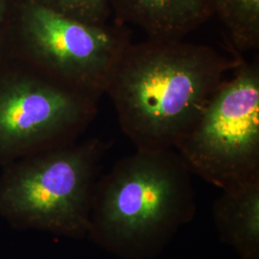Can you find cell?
<instances>
[{
    "instance_id": "obj_5",
    "label": "cell",
    "mask_w": 259,
    "mask_h": 259,
    "mask_svg": "<svg viewBox=\"0 0 259 259\" xmlns=\"http://www.w3.org/2000/svg\"><path fill=\"white\" fill-rule=\"evenodd\" d=\"M188 168L223 191L259 183V66L241 61L178 141Z\"/></svg>"
},
{
    "instance_id": "obj_9",
    "label": "cell",
    "mask_w": 259,
    "mask_h": 259,
    "mask_svg": "<svg viewBox=\"0 0 259 259\" xmlns=\"http://www.w3.org/2000/svg\"><path fill=\"white\" fill-rule=\"evenodd\" d=\"M240 52L259 47V0H206Z\"/></svg>"
},
{
    "instance_id": "obj_11",
    "label": "cell",
    "mask_w": 259,
    "mask_h": 259,
    "mask_svg": "<svg viewBox=\"0 0 259 259\" xmlns=\"http://www.w3.org/2000/svg\"><path fill=\"white\" fill-rule=\"evenodd\" d=\"M18 0H0V67L11 55L12 20Z\"/></svg>"
},
{
    "instance_id": "obj_4",
    "label": "cell",
    "mask_w": 259,
    "mask_h": 259,
    "mask_svg": "<svg viewBox=\"0 0 259 259\" xmlns=\"http://www.w3.org/2000/svg\"><path fill=\"white\" fill-rule=\"evenodd\" d=\"M121 25H96L60 15L37 0H18L11 55L40 74L99 99L129 46Z\"/></svg>"
},
{
    "instance_id": "obj_3",
    "label": "cell",
    "mask_w": 259,
    "mask_h": 259,
    "mask_svg": "<svg viewBox=\"0 0 259 259\" xmlns=\"http://www.w3.org/2000/svg\"><path fill=\"white\" fill-rule=\"evenodd\" d=\"M109 147L101 139H87L3 166L0 218L19 230L88 236L93 193Z\"/></svg>"
},
{
    "instance_id": "obj_2",
    "label": "cell",
    "mask_w": 259,
    "mask_h": 259,
    "mask_svg": "<svg viewBox=\"0 0 259 259\" xmlns=\"http://www.w3.org/2000/svg\"><path fill=\"white\" fill-rule=\"evenodd\" d=\"M195 213L191 173L176 150H137L97 181L88 236L121 258H152Z\"/></svg>"
},
{
    "instance_id": "obj_6",
    "label": "cell",
    "mask_w": 259,
    "mask_h": 259,
    "mask_svg": "<svg viewBox=\"0 0 259 259\" xmlns=\"http://www.w3.org/2000/svg\"><path fill=\"white\" fill-rule=\"evenodd\" d=\"M97 101L11 57L0 67V166L75 142Z\"/></svg>"
},
{
    "instance_id": "obj_10",
    "label": "cell",
    "mask_w": 259,
    "mask_h": 259,
    "mask_svg": "<svg viewBox=\"0 0 259 259\" xmlns=\"http://www.w3.org/2000/svg\"><path fill=\"white\" fill-rule=\"evenodd\" d=\"M39 4L67 18L105 25L112 16L110 0H37Z\"/></svg>"
},
{
    "instance_id": "obj_7",
    "label": "cell",
    "mask_w": 259,
    "mask_h": 259,
    "mask_svg": "<svg viewBox=\"0 0 259 259\" xmlns=\"http://www.w3.org/2000/svg\"><path fill=\"white\" fill-rule=\"evenodd\" d=\"M119 25L141 29L149 39H184L212 16L206 0H110Z\"/></svg>"
},
{
    "instance_id": "obj_1",
    "label": "cell",
    "mask_w": 259,
    "mask_h": 259,
    "mask_svg": "<svg viewBox=\"0 0 259 259\" xmlns=\"http://www.w3.org/2000/svg\"><path fill=\"white\" fill-rule=\"evenodd\" d=\"M241 61L184 39L130 42L105 94L137 150L175 149Z\"/></svg>"
},
{
    "instance_id": "obj_8",
    "label": "cell",
    "mask_w": 259,
    "mask_h": 259,
    "mask_svg": "<svg viewBox=\"0 0 259 259\" xmlns=\"http://www.w3.org/2000/svg\"><path fill=\"white\" fill-rule=\"evenodd\" d=\"M212 214L222 242L241 259H259V183L223 191Z\"/></svg>"
}]
</instances>
